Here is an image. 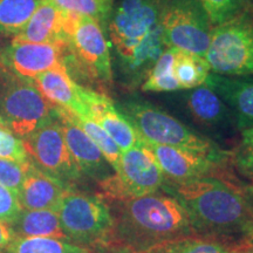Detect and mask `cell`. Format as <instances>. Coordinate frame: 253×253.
I'll return each instance as SVG.
<instances>
[{
	"label": "cell",
	"instance_id": "obj_7",
	"mask_svg": "<svg viewBox=\"0 0 253 253\" xmlns=\"http://www.w3.org/2000/svg\"><path fill=\"white\" fill-rule=\"evenodd\" d=\"M205 59L214 74L229 78L253 75V17L243 11L212 28Z\"/></svg>",
	"mask_w": 253,
	"mask_h": 253
},
{
	"label": "cell",
	"instance_id": "obj_17",
	"mask_svg": "<svg viewBox=\"0 0 253 253\" xmlns=\"http://www.w3.org/2000/svg\"><path fill=\"white\" fill-rule=\"evenodd\" d=\"M205 84L232 109L238 129L253 128V78H229L212 73Z\"/></svg>",
	"mask_w": 253,
	"mask_h": 253
},
{
	"label": "cell",
	"instance_id": "obj_12",
	"mask_svg": "<svg viewBox=\"0 0 253 253\" xmlns=\"http://www.w3.org/2000/svg\"><path fill=\"white\" fill-rule=\"evenodd\" d=\"M68 42L33 43L11 41L0 49V60L19 77L32 80L41 73L66 68Z\"/></svg>",
	"mask_w": 253,
	"mask_h": 253
},
{
	"label": "cell",
	"instance_id": "obj_35",
	"mask_svg": "<svg viewBox=\"0 0 253 253\" xmlns=\"http://www.w3.org/2000/svg\"><path fill=\"white\" fill-rule=\"evenodd\" d=\"M15 238L13 230L7 223L0 221V253H4L9 243Z\"/></svg>",
	"mask_w": 253,
	"mask_h": 253
},
{
	"label": "cell",
	"instance_id": "obj_29",
	"mask_svg": "<svg viewBox=\"0 0 253 253\" xmlns=\"http://www.w3.org/2000/svg\"><path fill=\"white\" fill-rule=\"evenodd\" d=\"M63 11L86 15L101 26L109 23L113 11V0H50Z\"/></svg>",
	"mask_w": 253,
	"mask_h": 253
},
{
	"label": "cell",
	"instance_id": "obj_20",
	"mask_svg": "<svg viewBox=\"0 0 253 253\" xmlns=\"http://www.w3.org/2000/svg\"><path fill=\"white\" fill-rule=\"evenodd\" d=\"M167 48L163 28L160 24L143 38V40L132 49L130 55L120 60L122 74L128 84L136 87L138 84H143L151 68Z\"/></svg>",
	"mask_w": 253,
	"mask_h": 253
},
{
	"label": "cell",
	"instance_id": "obj_25",
	"mask_svg": "<svg viewBox=\"0 0 253 253\" xmlns=\"http://www.w3.org/2000/svg\"><path fill=\"white\" fill-rule=\"evenodd\" d=\"M42 0H0V36H17Z\"/></svg>",
	"mask_w": 253,
	"mask_h": 253
},
{
	"label": "cell",
	"instance_id": "obj_21",
	"mask_svg": "<svg viewBox=\"0 0 253 253\" xmlns=\"http://www.w3.org/2000/svg\"><path fill=\"white\" fill-rule=\"evenodd\" d=\"M184 103L192 120L207 128L219 129L231 121L225 102L207 84L190 89L184 95Z\"/></svg>",
	"mask_w": 253,
	"mask_h": 253
},
{
	"label": "cell",
	"instance_id": "obj_1",
	"mask_svg": "<svg viewBox=\"0 0 253 253\" xmlns=\"http://www.w3.org/2000/svg\"><path fill=\"white\" fill-rule=\"evenodd\" d=\"M162 190L178 199L198 237L232 249L252 242L253 205L232 170L182 183L167 179Z\"/></svg>",
	"mask_w": 253,
	"mask_h": 253
},
{
	"label": "cell",
	"instance_id": "obj_27",
	"mask_svg": "<svg viewBox=\"0 0 253 253\" xmlns=\"http://www.w3.org/2000/svg\"><path fill=\"white\" fill-rule=\"evenodd\" d=\"M231 250L216 240L192 236L167 240L140 253H231Z\"/></svg>",
	"mask_w": 253,
	"mask_h": 253
},
{
	"label": "cell",
	"instance_id": "obj_33",
	"mask_svg": "<svg viewBox=\"0 0 253 253\" xmlns=\"http://www.w3.org/2000/svg\"><path fill=\"white\" fill-rule=\"evenodd\" d=\"M25 166L0 157V184L17 196L24 181Z\"/></svg>",
	"mask_w": 253,
	"mask_h": 253
},
{
	"label": "cell",
	"instance_id": "obj_8",
	"mask_svg": "<svg viewBox=\"0 0 253 253\" xmlns=\"http://www.w3.org/2000/svg\"><path fill=\"white\" fill-rule=\"evenodd\" d=\"M167 177L145 142L122 151L118 171L97 185L106 202H118L156 192L163 188Z\"/></svg>",
	"mask_w": 253,
	"mask_h": 253
},
{
	"label": "cell",
	"instance_id": "obj_23",
	"mask_svg": "<svg viewBox=\"0 0 253 253\" xmlns=\"http://www.w3.org/2000/svg\"><path fill=\"white\" fill-rule=\"evenodd\" d=\"M91 250L71 240L50 237H15L4 253H90Z\"/></svg>",
	"mask_w": 253,
	"mask_h": 253
},
{
	"label": "cell",
	"instance_id": "obj_9",
	"mask_svg": "<svg viewBox=\"0 0 253 253\" xmlns=\"http://www.w3.org/2000/svg\"><path fill=\"white\" fill-rule=\"evenodd\" d=\"M161 25L167 47L205 58L212 28L199 0H163Z\"/></svg>",
	"mask_w": 253,
	"mask_h": 253
},
{
	"label": "cell",
	"instance_id": "obj_10",
	"mask_svg": "<svg viewBox=\"0 0 253 253\" xmlns=\"http://www.w3.org/2000/svg\"><path fill=\"white\" fill-rule=\"evenodd\" d=\"M21 140L28 160L43 172L54 177L68 189H78L84 182V176L66 144L56 116Z\"/></svg>",
	"mask_w": 253,
	"mask_h": 253
},
{
	"label": "cell",
	"instance_id": "obj_30",
	"mask_svg": "<svg viewBox=\"0 0 253 253\" xmlns=\"http://www.w3.org/2000/svg\"><path fill=\"white\" fill-rule=\"evenodd\" d=\"M199 2L214 27L227 23L245 8V0H199Z\"/></svg>",
	"mask_w": 253,
	"mask_h": 253
},
{
	"label": "cell",
	"instance_id": "obj_38",
	"mask_svg": "<svg viewBox=\"0 0 253 253\" xmlns=\"http://www.w3.org/2000/svg\"><path fill=\"white\" fill-rule=\"evenodd\" d=\"M90 253H116V252L108 251V250H91Z\"/></svg>",
	"mask_w": 253,
	"mask_h": 253
},
{
	"label": "cell",
	"instance_id": "obj_19",
	"mask_svg": "<svg viewBox=\"0 0 253 253\" xmlns=\"http://www.w3.org/2000/svg\"><path fill=\"white\" fill-rule=\"evenodd\" d=\"M66 18L67 11L58 7L50 0H42L26 26L12 40L33 43L68 42L65 31Z\"/></svg>",
	"mask_w": 253,
	"mask_h": 253
},
{
	"label": "cell",
	"instance_id": "obj_18",
	"mask_svg": "<svg viewBox=\"0 0 253 253\" xmlns=\"http://www.w3.org/2000/svg\"><path fill=\"white\" fill-rule=\"evenodd\" d=\"M32 81L52 104L67 109L78 116L88 118L89 110L81 96L82 86L73 80L66 68L43 72L32 79Z\"/></svg>",
	"mask_w": 253,
	"mask_h": 253
},
{
	"label": "cell",
	"instance_id": "obj_39",
	"mask_svg": "<svg viewBox=\"0 0 253 253\" xmlns=\"http://www.w3.org/2000/svg\"><path fill=\"white\" fill-rule=\"evenodd\" d=\"M248 1L250 2V4H252V5H253V0H248Z\"/></svg>",
	"mask_w": 253,
	"mask_h": 253
},
{
	"label": "cell",
	"instance_id": "obj_6",
	"mask_svg": "<svg viewBox=\"0 0 253 253\" xmlns=\"http://www.w3.org/2000/svg\"><path fill=\"white\" fill-rule=\"evenodd\" d=\"M58 214L68 240L90 250L108 249L114 219L110 207L100 195L68 189Z\"/></svg>",
	"mask_w": 253,
	"mask_h": 253
},
{
	"label": "cell",
	"instance_id": "obj_13",
	"mask_svg": "<svg viewBox=\"0 0 253 253\" xmlns=\"http://www.w3.org/2000/svg\"><path fill=\"white\" fill-rule=\"evenodd\" d=\"M55 116L61 126L66 144L82 175L94 181L96 185L112 177L115 171L97 145L79 125L75 114L56 106Z\"/></svg>",
	"mask_w": 253,
	"mask_h": 253
},
{
	"label": "cell",
	"instance_id": "obj_14",
	"mask_svg": "<svg viewBox=\"0 0 253 253\" xmlns=\"http://www.w3.org/2000/svg\"><path fill=\"white\" fill-rule=\"evenodd\" d=\"M144 141V140H143ZM145 142V141H144ZM167 179L171 182H188L201 177L219 175L231 171V167L218 166L208 157L169 145L145 142Z\"/></svg>",
	"mask_w": 253,
	"mask_h": 253
},
{
	"label": "cell",
	"instance_id": "obj_32",
	"mask_svg": "<svg viewBox=\"0 0 253 253\" xmlns=\"http://www.w3.org/2000/svg\"><path fill=\"white\" fill-rule=\"evenodd\" d=\"M0 157L14 161L23 166H26L30 162L23 140L5 128L1 123H0Z\"/></svg>",
	"mask_w": 253,
	"mask_h": 253
},
{
	"label": "cell",
	"instance_id": "obj_3",
	"mask_svg": "<svg viewBox=\"0 0 253 253\" xmlns=\"http://www.w3.org/2000/svg\"><path fill=\"white\" fill-rule=\"evenodd\" d=\"M118 108L134 126L142 140L169 145L208 157L218 166L232 164V151L221 149L210 138L198 134L164 110L141 100H126Z\"/></svg>",
	"mask_w": 253,
	"mask_h": 253
},
{
	"label": "cell",
	"instance_id": "obj_5",
	"mask_svg": "<svg viewBox=\"0 0 253 253\" xmlns=\"http://www.w3.org/2000/svg\"><path fill=\"white\" fill-rule=\"evenodd\" d=\"M55 109L33 81L19 77L0 60V123L5 128L24 138L52 121Z\"/></svg>",
	"mask_w": 253,
	"mask_h": 253
},
{
	"label": "cell",
	"instance_id": "obj_26",
	"mask_svg": "<svg viewBox=\"0 0 253 253\" xmlns=\"http://www.w3.org/2000/svg\"><path fill=\"white\" fill-rule=\"evenodd\" d=\"M173 60H175V48L168 47L151 68L150 73L142 84V90L166 93V91L181 89L175 72H173Z\"/></svg>",
	"mask_w": 253,
	"mask_h": 253
},
{
	"label": "cell",
	"instance_id": "obj_22",
	"mask_svg": "<svg viewBox=\"0 0 253 253\" xmlns=\"http://www.w3.org/2000/svg\"><path fill=\"white\" fill-rule=\"evenodd\" d=\"M9 226L15 237H50L68 240L56 211L23 209L17 219L9 224Z\"/></svg>",
	"mask_w": 253,
	"mask_h": 253
},
{
	"label": "cell",
	"instance_id": "obj_31",
	"mask_svg": "<svg viewBox=\"0 0 253 253\" xmlns=\"http://www.w3.org/2000/svg\"><path fill=\"white\" fill-rule=\"evenodd\" d=\"M232 164L253 186V128L242 130V141L232 151Z\"/></svg>",
	"mask_w": 253,
	"mask_h": 253
},
{
	"label": "cell",
	"instance_id": "obj_36",
	"mask_svg": "<svg viewBox=\"0 0 253 253\" xmlns=\"http://www.w3.org/2000/svg\"><path fill=\"white\" fill-rule=\"evenodd\" d=\"M231 253H253V244L246 243V244L236 246L231 250Z\"/></svg>",
	"mask_w": 253,
	"mask_h": 253
},
{
	"label": "cell",
	"instance_id": "obj_11",
	"mask_svg": "<svg viewBox=\"0 0 253 253\" xmlns=\"http://www.w3.org/2000/svg\"><path fill=\"white\" fill-rule=\"evenodd\" d=\"M163 0H121L108 23L109 36L119 59L132 49L149 32L161 24Z\"/></svg>",
	"mask_w": 253,
	"mask_h": 253
},
{
	"label": "cell",
	"instance_id": "obj_16",
	"mask_svg": "<svg viewBox=\"0 0 253 253\" xmlns=\"http://www.w3.org/2000/svg\"><path fill=\"white\" fill-rule=\"evenodd\" d=\"M67 190L65 184L43 172L30 161L25 166L24 181L17 199L25 210H52L58 212Z\"/></svg>",
	"mask_w": 253,
	"mask_h": 253
},
{
	"label": "cell",
	"instance_id": "obj_28",
	"mask_svg": "<svg viewBox=\"0 0 253 253\" xmlns=\"http://www.w3.org/2000/svg\"><path fill=\"white\" fill-rule=\"evenodd\" d=\"M77 116V121L79 125L81 126V128L84 129V132L93 140L94 143L97 145L101 153L103 154V156L106 157V160L112 166L114 171H118L120 160H121L122 155V150L120 149L119 145L93 120L86 118V116Z\"/></svg>",
	"mask_w": 253,
	"mask_h": 253
},
{
	"label": "cell",
	"instance_id": "obj_15",
	"mask_svg": "<svg viewBox=\"0 0 253 253\" xmlns=\"http://www.w3.org/2000/svg\"><path fill=\"white\" fill-rule=\"evenodd\" d=\"M81 96L89 110L88 118L96 122L122 151L130 149L140 142V136L134 126L107 95L82 87Z\"/></svg>",
	"mask_w": 253,
	"mask_h": 253
},
{
	"label": "cell",
	"instance_id": "obj_4",
	"mask_svg": "<svg viewBox=\"0 0 253 253\" xmlns=\"http://www.w3.org/2000/svg\"><path fill=\"white\" fill-rule=\"evenodd\" d=\"M65 31L68 38L65 66L73 80L101 88L112 86V59L102 26L89 17L67 11Z\"/></svg>",
	"mask_w": 253,
	"mask_h": 253
},
{
	"label": "cell",
	"instance_id": "obj_37",
	"mask_svg": "<svg viewBox=\"0 0 253 253\" xmlns=\"http://www.w3.org/2000/svg\"><path fill=\"white\" fill-rule=\"evenodd\" d=\"M246 194H248L250 201L253 205V186L252 185H246Z\"/></svg>",
	"mask_w": 253,
	"mask_h": 253
},
{
	"label": "cell",
	"instance_id": "obj_34",
	"mask_svg": "<svg viewBox=\"0 0 253 253\" xmlns=\"http://www.w3.org/2000/svg\"><path fill=\"white\" fill-rule=\"evenodd\" d=\"M21 210L23 209L19 204L17 196L11 190L0 184V221L9 225L17 219Z\"/></svg>",
	"mask_w": 253,
	"mask_h": 253
},
{
	"label": "cell",
	"instance_id": "obj_2",
	"mask_svg": "<svg viewBox=\"0 0 253 253\" xmlns=\"http://www.w3.org/2000/svg\"><path fill=\"white\" fill-rule=\"evenodd\" d=\"M114 229L108 251L140 253L183 237L197 236L188 212L169 194L153 192L113 202Z\"/></svg>",
	"mask_w": 253,
	"mask_h": 253
},
{
	"label": "cell",
	"instance_id": "obj_24",
	"mask_svg": "<svg viewBox=\"0 0 253 253\" xmlns=\"http://www.w3.org/2000/svg\"><path fill=\"white\" fill-rule=\"evenodd\" d=\"M173 72L181 89H192L204 84L211 71L203 56L175 48Z\"/></svg>",
	"mask_w": 253,
	"mask_h": 253
}]
</instances>
